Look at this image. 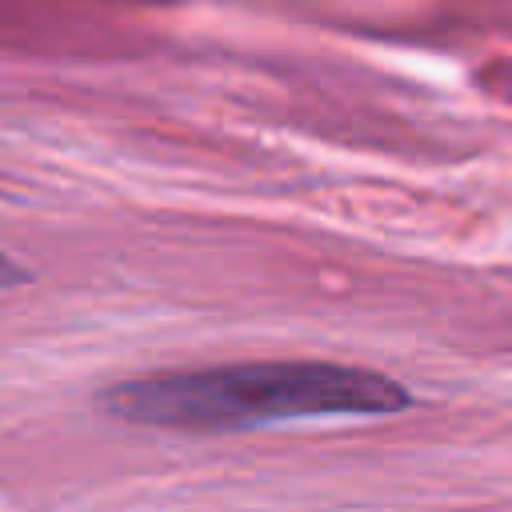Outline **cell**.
<instances>
[{"instance_id": "cell-1", "label": "cell", "mask_w": 512, "mask_h": 512, "mask_svg": "<svg viewBox=\"0 0 512 512\" xmlns=\"http://www.w3.org/2000/svg\"><path fill=\"white\" fill-rule=\"evenodd\" d=\"M400 380L328 360H248L120 380L100 392L112 420L172 432H240L320 416H388L408 408Z\"/></svg>"}]
</instances>
